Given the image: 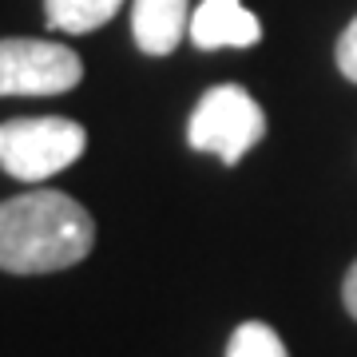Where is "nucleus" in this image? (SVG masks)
<instances>
[{
  "instance_id": "nucleus-9",
  "label": "nucleus",
  "mask_w": 357,
  "mask_h": 357,
  "mask_svg": "<svg viewBox=\"0 0 357 357\" xmlns=\"http://www.w3.org/2000/svg\"><path fill=\"white\" fill-rule=\"evenodd\" d=\"M337 68H342L345 79L357 84V16L349 20V28H345L342 40H337Z\"/></svg>"
},
{
  "instance_id": "nucleus-3",
  "label": "nucleus",
  "mask_w": 357,
  "mask_h": 357,
  "mask_svg": "<svg viewBox=\"0 0 357 357\" xmlns=\"http://www.w3.org/2000/svg\"><path fill=\"white\" fill-rule=\"evenodd\" d=\"M262 135H266V115L255 103V96L238 84L211 88L187 123V139L195 151L215 155L227 167L238 163Z\"/></svg>"
},
{
  "instance_id": "nucleus-6",
  "label": "nucleus",
  "mask_w": 357,
  "mask_h": 357,
  "mask_svg": "<svg viewBox=\"0 0 357 357\" xmlns=\"http://www.w3.org/2000/svg\"><path fill=\"white\" fill-rule=\"evenodd\" d=\"M187 32H191V0H135L131 4V36L147 56H171Z\"/></svg>"
},
{
  "instance_id": "nucleus-7",
  "label": "nucleus",
  "mask_w": 357,
  "mask_h": 357,
  "mask_svg": "<svg viewBox=\"0 0 357 357\" xmlns=\"http://www.w3.org/2000/svg\"><path fill=\"white\" fill-rule=\"evenodd\" d=\"M119 8H123V0H44V20L52 32L84 36V32L107 24Z\"/></svg>"
},
{
  "instance_id": "nucleus-5",
  "label": "nucleus",
  "mask_w": 357,
  "mask_h": 357,
  "mask_svg": "<svg viewBox=\"0 0 357 357\" xmlns=\"http://www.w3.org/2000/svg\"><path fill=\"white\" fill-rule=\"evenodd\" d=\"M191 44L203 52L215 48H250L262 40V24L243 0H203L191 13Z\"/></svg>"
},
{
  "instance_id": "nucleus-10",
  "label": "nucleus",
  "mask_w": 357,
  "mask_h": 357,
  "mask_svg": "<svg viewBox=\"0 0 357 357\" xmlns=\"http://www.w3.org/2000/svg\"><path fill=\"white\" fill-rule=\"evenodd\" d=\"M345 310L357 318V262L349 266V274H345Z\"/></svg>"
},
{
  "instance_id": "nucleus-2",
  "label": "nucleus",
  "mask_w": 357,
  "mask_h": 357,
  "mask_svg": "<svg viewBox=\"0 0 357 357\" xmlns=\"http://www.w3.org/2000/svg\"><path fill=\"white\" fill-rule=\"evenodd\" d=\"M88 147L76 119L64 115H24L0 123V167L20 183H44L72 167Z\"/></svg>"
},
{
  "instance_id": "nucleus-1",
  "label": "nucleus",
  "mask_w": 357,
  "mask_h": 357,
  "mask_svg": "<svg viewBox=\"0 0 357 357\" xmlns=\"http://www.w3.org/2000/svg\"><path fill=\"white\" fill-rule=\"evenodd\" d=\"M96 246V222L72 195L28 191L0 203V270L52 274L84 262Z\"/></svg>"
},
{
  "instance_id": "nucleus-4",
  "label": "nucleus",
  "mask_w": 357,
  "mask_h": 357,
  "mask_svg": "<svg viewBox=\"0 0 357 357\" xmlns=\"http://www.w3.org/2000/svg\"><path fill=\"white\" fill-rule=\"evenodd\" d=\"M79 76V56L60 40H0V96H64Z\"/></svg>"
},
{
  "instance_id": "nucleus-8",
  "label": "nucleus",
  "mask_w": 357,
  "mask_h": 357,
  "mask_svg": "<svg viewBox=\"0 0 357 357\" xmlns=\"http://www.w3.org/2000/svg\"><path fill=\"white\" fill-rule=\"evenodd\" d=\"M227 357H290L286 345L266 321H243L238 330L230 333Z\"/></svg>"
}]
</instances>
